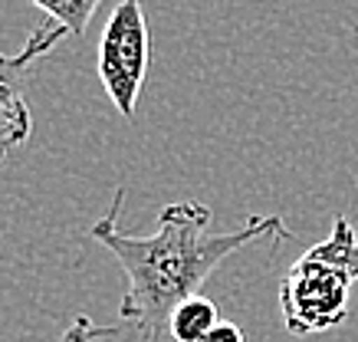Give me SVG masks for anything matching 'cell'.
I'll use <instances>...</instances> for the list:
<instances>
[{"label": "cell", "instance_id": "cell-3", "mask_svg": "<svg viewBox=\"0 0 358 342\" xmlns=\"http://www.w3.org/2000/svg\"><path fill=\"white\" fill-rule=\"evenodd\" d=\"M148 17L138 0H119L99 40V79L122 119H135L141 86L148 76Z\"/></svg>", "mask_w": 358, "mask_h": 342}, {"label": "cell", "instance_id": "cell-6", "mask_svg": "<svg viewBox=\"0 0 358 342\" xmlns=\"http://www.w3.org/2000/svg\"><path fill=\"white\" fill-rule=\"evenodd\" d=\"M33 7H40L43 13L53 17V23L66 27L69 36H83L86 34L89 20H92V13L99 10V3L102 0H30Z\"/></svg>", "mask_w": 358, "mask_h": 342}, {"label": "cell", "instance_id": "cell-7", "mask_svg": "<svg viewBox=\"0 0 358 342\" xmlns=\"http://www.w3.org/2000/svg\"><path fill=\"white\" fill-rule=\"evenodd\" d=\"M119 336V326H96V322L79 313L76 320L69 322V329L59 336V342H99V339H112Z\"/></svg>", "mask_w": 358, "mask_h": 342}, {"label": "cell", "instance_id": "cell-5", "mask_svg": "<svg viewBox=\"0 0 358 342\" xmlns=\"http://www.w3.org/2000/svg\"><path fill=\"white\" fill-rule=\"evenodd\" d=\"M220 322V313L217 306L210 303L207 297H187L181 306L171 313L168 320V332H171L174 342H201L207 332L214 329Z\"/></svg>", "mask_w": 358, "mask_h": 342}, {"label": "cell", "instance_id": "cell-8", "mask_svg": "<svg viewBox=\"0 0 358 342\" xmlns=\"http://www.w3.org/2000/svg\"><path fill=\"white\" fill-rule=\"evenodd\" d=\"M201 342H247L243 339V332H240V326H234V322H224L220 320L214 329L207 332Z\"/></svg>", "mask_w": 358, "mask_h": 342}, {"label": "cell", "instance_id": "cell-2", "mask_svg": "<svg viewBox=\"0 0 358 342\" xmlns=\"http://www.w3.org/2000/svg\"><path fill=\"white\" fill-rule=\"evenodd\" d=\"M358 283V234L338 214L332 234L309 247L280 283V313L293 336H315L345 320Z\"/></svg>", "mask_w": 358, "mask_h": 342}, {"label": "cell", "instance_id": "cell-4", "mask_svg": "<svg viewBox=\"0 0 358 342\" xmlns=\"http://www.w3.org/2000/svg\"><path fill=\"white\" fill-rule=\"evenodd\" d=\"M69 30L59 23L40 27L27 36L17 53H0V162L20 148L33 132V112L27 102V73L36 59H43Z\"/></svg>", "mask_w": 358, "mask_h": 342}, {"label": "cell", "instance_id": "cell-1", "mask_svg": "<svg viewBox=\"0 0 358 342\" xmlns=\"http://www.w3.org/2000/svg\"><path fill=\"white\" fill-rule=\"evenodd\" d=\"M122 201L125 188L115 191L106 218L89 227V237L102 243L129 276L119 316L131 322L145 342H162L174 309L187 297H197L207 276L240 247L263 237H293L280 214H257L230 234H207L210 208L194 201H174L158 214V231L148 237H129L119 231Z\"/></svg>", "mask_w": 358, "mask_h": 342}]
</instances>
